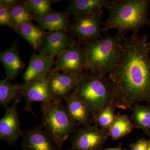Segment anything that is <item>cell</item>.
<instances>
[{"label": "cell", "instance_id": "484cf974", "mask_svg": "<svg viewBox=\"0 0 150 150\" xmlns=\"http://www.w3.org/2000/svg\"><path fill=\"white\" fill-rule=\"evenodd\" d=\"M11 6L0 1V25L11 28Z\"/></svg>", "mask_w": 150, "mask_h": 150}, {"label": "cell", "instance_id": "ac0fdd59", "mask_svg": "<svg viewBox=\"0 0 150 150\" xmlns=\"http://www.w3.org/2000/svg\"><path fill=\"white\" fill-rule=\"evenodd\" d=\"M13 30L25 39L35 51H37L43 43L48 33L35 25L32 21H27L13 27Z\"/></svg>", "mask_w": 150, "mask_h": 150}, {"label": "cell", "instance_id": "4316f807", "mask_svg": "<svg viewBox=\"0 0 150 150\" xmlns=\"http://www.w3.org/2000/svg\"><path fill=\"white\" fill-rule=\"evenodd\" d=\"M149 146V140L142 138L130 145L131 150H148Z\"/></svg>", "mask_w": 150, "mask_h": 150}, {"label": "cell", "instance_id": "277c9868", "mask_svg": "<svg viewBox=\"0 0 150 150\" xmlns=\"http://www.w3.org/2000/svg\"><path fill=\"white\" fill-rule=\"evenodd\" d=\"M40 127L47 132L58 150H62L64 142L79 126L71 120L63 99L54 98L41 103Z\"/></svg>", "mask_w": 150, "mask_h": 150}, {"label": "cell", "instance_id": "603a6c76", "mask_svg": "<svg viewBox=\"0 0 150 150\" xmlns=\"http://www.w3.org/2000/svg\"><path fill=\"white\" fill-rule=\"evenodd\" d=\"M115 108L113 103H110L103 108L94 119V124L100 127L108 134L115 120Z\"/></svg>", "mask_w": 150, "mask_h": 150}, {"label": "cell", "instance_id": "7c38bea8", "mask_svg": "<svg viewBox=\"0 0 150 150\" xmlns=\"http://www.w3.org/2000/svg\"><path fill=\"white\" fill-rule=\"evenodd\" d=\"M22 96L25 100V110L32 111L31 105L34 102L44 103L51 101L54 98L48 86L46 76L22 85Z\"/></svg>", "mask_w": 150, "mask_h": 150}, {"label": "cell", "instance_id": "4dcf8cb0", "mask_svg": "<svg viewBox=\"0 0 150 150\" xmlns=\"http://www.w3.org/2000/svg\"><path fill=\"white\" fill-rule=\"evenodd\" d=\"M148 150H150V139L149 140V149Z\"/></svg>", "mask_w": 150, "mask_h": 150}, {"label": "cell", "instance_id": "ba28073f", "mask_svg": "<svg viewBox=\"0 0 150 150\" xmlns=\"http://www.w3.org/2000/svg\"><path fill=\"white\" fill-rule=\"evenodd\" d=\"M55 61L53 71L79 76L88 72L83 48L79 44L63 51Z\"/></svg>", "mask_w": 150, "mask_h": 150}, {"label": "cell", "instance_id": "e0dca14e", "mask_svg": "<svg viewBox=\"0 0 150 150\" xmlns=\"http://www.w3.org/2000/svg\"><path fill=\"white\" fill-rule=\"evenodd\" d=\"M70 16L67 12L52 11L43 16L34 18L41 29L48 32L64 31L68 32Z\"/></svg>", "mask_w": 150, "mask_h": 150}, {"label": "cell", "instance_id": "3957f363", "mask_svg": "<svg viewBox=\"0 0 150 150\" xmlns=\"http://www.w3.org/2000/svg\"><path fill=\"white\" fill-rule=\"evenodd\" d=\"M125 35L119 32L113 36L108 34L105 37L101 36L82 44L88 72L108 75L118 60Z\"/></svg>", "mask_w": 150, "mask_h": 150}, {"label": "cell", "instance_id": "6da1fadb", "mask_svg": "<svg viewBox=\"0 0 150 150\" xmlns=\"http://www.w3.org/2000/svg\"><path fill=\"white\" fill-rule=\"evenodd\" d=\"M148 36L133 31L124 35L118 60L108 75L115 108L132 109L145 101L150 103V54Z\"/></svg>", "mask_w": 150, "mask_h": 150}, {"label": "cell", "instance_id": "cb8c5ba5", "mask_svg": "<svg viewBox=\"0 0 150 150\" xmlns=\"http://www.w3.org/2000/svg\"><path fill=\"white\" fill-rule=\"evenodd\" d=\"M11 28L14 26L27 21H32L34 16L22 1L18 2L11 7Z\"/></svg>", "mask_w": 150, "mask_h": 150}, {"label": "cell", "instance_id": "5bb4252c", "mask_svg": "<svg viewBox=\"0 0 150 150\" xmlns=\"http://www.w3.org/2000/svg\"><path fill=\"white\" fill-rule=\"evenodd\" d=\"M55 65L56 61L54 59L42 54L33 53L30 56L27 69L23 75L24 84L47 76Z\"/></svg>", "mask_w": 150, "mask_h": 150}, {"label": "cell", "instance_id": "8fae6325", "mask_svg": "<svg viewBox=\"0 0 150 150\" xmlns=\"http://www.w3.org/2000/svg\"><path fill=\"white\" fill-rule=\"evenodd\" d=\"M20 100H15L6 109L5 114L0 120V139L10 145L15 144L23 134L21 129L17 108Z\"/></svg>", "mask_w": 150, "mask_h": 150}, {"label": "cell", "instance_id": "7a4b0ae2", "mask_svg": "<svg viewBox=\"0 0 150 150\" xmlns=\"http://www.w3.org/2000/svg\"><path fill=\"white\" fill-rule=\"evenodd\" d=\"M149 0H112L108 9V17L103 22L102 32L111 30L126 34L129 30H139L149 23Z\"/></svg>", "mask_w": 150, "mask_h": 150}, {"label": "cell", "instance_id": "52a82bcc", "mask_svg": "<svg viewBox=\"0 0 150 150\" xmlns=\"http://www.w3.org/2000/svg\"><path fill=\"white\" fill-rule=\"evenodd\" d=\"M108 136L96 124L80 126L71 135L72 145L68 150H101Z\"/></svg>", "mask_w": 150, "mask_h": 150}, {"label": "cell", "instance_id": "ffe728a7", "mask_svg": "<svg viewBox=\"0 0 150 150\" xmlns=\"http://www.w3.org/2000/svg\"><path fill=\"white\" fill-rule=\"evenodd\" d=\"M22 96V85L13 84L6 78L0 81V105L5 109L9 104Z\"/></svg>", "mask_w": 150, "mask_h": 150}, {"label": "cell", "instance_id": "1f68e13d", "mask_svg": "<svg viewBox=\"0 0 150 150\" xmlns=\"http://www.w3.org/2000/svg\"><path fill=\"white\" fill-rule=\"evenodd\" d=\"M149 26H150V21L149 23Z\"/></svg>", "mask_w": 150, "mask_h": 150}, {"label": "cell", "instance_id": "83f0119b", "mask_svg": "<svg viewBox=\"0 0 150 150\" xmlns=\"http://www.w3.org/2000/svg\"><path fill=\"white\" fill-rule=\"evenodd\" d=\"M0 1L4 4L11 6L18 2V1H17V0H1Z\"/></svg>", "mask_w": 150, "mask_h": 150}, {"label": "cell", "instance_id": "f1b7e54d", "mask_svg": "<svg viewBox=\"0 0 150 150\" xmlns=\"http://www.w3.org/2000/svg\"><path fill=\"white\" fill-rule=\"evenodd\" d=\"M101 150H123L121 146H118V147L114 148H108V149H101Z\"/></svg>", "mask_w": 150, "mask_h": 150}, {"label": "cell", "instance_id": "d6986e66", "mask_svg": "<svg viewBox=\"0 0 150 150\" xmlns=\"http://www.w3.org/2000/svg\"><path fill=\"white\" fill-rule=\"evenodd\" d=\"M112 0H72L68 2L67 12L71 16L93 12L110 7Z\"/></svg>", "mask_w": 150, "mask_h": 150}, {"label": "cell", "instance_id": "9c48e42d", "mask_svg": "<svg viewBox=\"0 0 150 150\" xmlns=\"http://www.w3.org/2000/svg\"><path fill=\"white\" fill-rule=\"evenodd\" d=\"M79 44L77 40L67 31L48 32L37 51L39 54L54 59L63 51Z\"/></svg>", "mask_w": 150, "mask_h": 150}, {"label": "cell", "instance_id": "5b68a950", "mask_svg": "<svg viewBox=\"0 0 150 150\" xmlns=\"http://www.w3.org/2000/svg\"><path fill=\"white\" fill-rule=\"evenodd\" d=\"M72 93L87 105L93 120L103 108L113 102V91L108 75L88 72Z\"/></svg>", "mask_w": 150, "mask_h": 150}, {"label": "cell", "instance_id": "44dd1931", "mask_svg": "<svg viewBox=\"0 0 150 150\" xmlns=\"http://www.w3.org/2000/svg\"><path fill=\"white\" fill-rule=\"evenodd\" d=\"M134 129V125L128 115L118 113L115 115L108 135L115 141L130 134Z\"/></svg>", "mask_w": 150, "mask_h": 150}, {"label": "cell", "instance_id": "2e32d148", "mask_svg": "<svg viewBox=\"0 0 150 150\" xmlns=\"http://www.w3.org/2000/svg\"><path fill=\"white\" fill-rule=\"evenodd\" d=\"M0 61L4 68L6 78L9 81L15 79L25 66L20 56L16 40L10 47L1 52Z\"/></svg>", "mask_w": 150, "mask_h": 150}, {"label": "cell", "instance_id": "8992f818", "mask_svg": "<svg viewBox=\"0 0 150 150\" xmlns=\"http://www.w3.org/2000/svg\"><path fill=\"white\" fill-rule=\"evenodd\" d=\"M103 9L73 16L68 32L80 45L102 36Z\"/></svg>", "mask_w": 150, "mask_h": 150}, {"label": "cell", "instance_id": "30bf717a", "mask_svg": "<svg viewBox=\"0 0 150 150\" xmlns=\"http://www.w3.org/2000/svg\"><path fill=\"white\" fill-rule=\"evenodd\" d=\"M85 74L79 76L52 69L46 76V80L52 96L54 98L64 100L74 90Z\"/></svg>", "mask_w": 150, "mask_h": 150}, {"label": "cell", "instance_id": "d6a6232c", "mask_svg": "<svg viewBox=\"0 0 150 150\" xmlns=\"http://www.w3.org/2000/svg\"></svg>", "mask_w": 150, "mask_h": 150}, {"label": "cell", "instance_id": "9a60e30c", "mask_svg": "<svg viewBox=\"0 0 150 150\" xmlns=\"http://www.w3.org/2000/svg\"><path fill=\"white\" fill-rule=\"evenodd\" d=\"M66 108L71 120L79 126L94 123L91 111L85 103L71 93L64 99Z\"/></svg>", "mask_w": 150, "mask_h": 150}, {"label": "cell", "instance_id": "4fadbf2b", "mask_svg": "<svg viewBox=\"0 0 150 150\" xmlns=\"http://www.w3.org/2000/svg\"><path fill=\"white\" fill-rule=\"evenodd\" d=\"M21 138L24 150H58L51 137L40 126L28 129Z\"/></svg>", "mask_w": 150, "mask_h": 150}, {"label": "cell", "instance_id": "7402d4cb", "mask_svg": "<svg viewBox=\"0 0 150 150\" xmlns=\"http://www.w3.org/2000/svg\"><path fill=\"white\" fill-rule=\"evenodd\" d=\"M133 110L131 121L134 126L142 129L145 133L150 135V106L135 105Z\"/></svg>", "mask_w": 150, "mask_h": 150}, {"label": "cell", "instance_id": "d4e9b609", "mask_svg": "<svg viewBox=\"0 0 150 150\" xmlns=\"http://www.w3.org/2000/svg\"><path fill=\"white\" fill-rule=\"evenodd\" d=\"M56 1L52 0H24L22 1L34 18L43 16L53 11L51 6Z\"/></svg>", "mask_w": 150, "mask_h": 150}, {"label": "cell", "instance_id": "f546056e", "mask_svg": "<svg viewBox=\"0 0 150 150\" xmlns=\"http://www.w3.org/2000/svg\"><path fill=\"white\" fill-rule=\"evenodd\" d=\"M148 48H149V54H150V42H149L148 43Z\"/></svg>", "mask_w": 150, "mask_h": 150}]
</instances>
